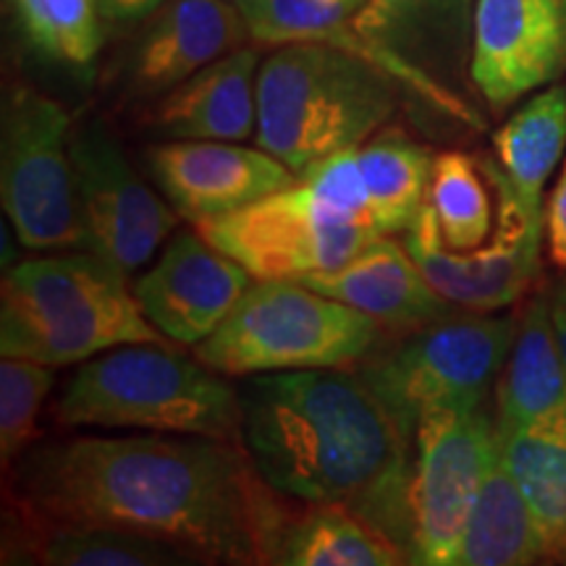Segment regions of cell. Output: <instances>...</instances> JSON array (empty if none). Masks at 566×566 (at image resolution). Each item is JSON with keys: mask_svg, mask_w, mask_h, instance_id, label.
Returning <instances> with one entry per match:
<instances>
[{"mask_svg": "<svg viewBox=\"0 0 566 566\" xmlns=\"http://www.w3.org/2000/svg\"><path fill=\"white\" fill-rule=\"evenodd\" d=\"M17 21L34 51L84 69L103 45L101 0H13Z\"/></svg>", "mask_w": 566, "mask_h": 566, "instance_id": "83f0119b", "label": "cell"}, {"mask_svg": "<svg viewBox=\"0 0 566 566\" xmlns=\"http://www.w3.org/2000/svg\"><path fill=\"white\" fill-rule=\"evenodd\" d=\"M499 457L525 493L548 558H566V415L548 422L499 428Z\"/></svg>", "mask_w": 566, "mask_h": 566, "instance_id": "cb8c5ba5", "label": "cell"}, {"mask_svg": "<svg viewBox=\"0 0 566 566\" xmlns=\"http://www.w3.org/2000/svg\"><path fill=\"white\" fill-rule=\"evenodd\" d=\"M286 501L244 443L202 436H71L13 462L17 516L126 527L208 564H265Z\"/></svg>", "mask_w": 566, "mask_h": 566, "instance_id": "6da1fadb", "label": "cell"}, {"mask_svg": "<svg viewBox=\"0 0 566 566\" xmlns=\"http://www.w3.org/2000/svg\"><path fill=\"white\" fill-rule=\"evenodd\" d=\"M495 457V415L485 405H443L422 415L412 441V564L457 566Z\"/></svg>", "mask_w": 566, "mask_h": 566, "instance_id": "8fae6325", "label": "cell"}, {"mask_svg": "<svg viewBox=\"0 0 566 566\" xmlns=\"http://www.w3.org/2000/svg\"><path fill=\"white\" fill-rule=\"evenodd\" d=\"M401 90L365 55L338 45H273L258 71L254 139L300 176L386 129Z\"/></svg>", "mask_w": 566, "mask_h": 566, "instance_id": "3957f363", "label": "cell"}, {"mask_svg": "<svg viewBox=\"0 0 566 566\" xmlns=\"http://www.w3.org/2000/svg\"><path fill=\"white\" fill-rule=\"evenodd\" d=\"M428 208L436 218L438 237L449 250H483L501 226L499 163L462 150L436 155Z\"/></svg>", "mask_w": 566, "mask_h": 566, "instance_id": "603a6c76", "label": "cell"}, {"mask_svg": "<svg viewBox=\"0 0 566 566\" xmlns=\"http://www.w3.org/2000/svg\"><path fill=\"white\" fill-rule=\"evenodd\" d=\"M386 338L370 315L302 281H258L216 334L195 346L226 378L354 367Z\"/></svg>", "mask_w": 566, "mask_h": 566, "instance_id": "8992f818", "label": "cell"}, {"mask_svg": "<svg viewBox=\"0 0 566 566\" xmlns=\"http://www.w3.org/2000/svg\"><path fill=\"white\" fill-rule=\"evenodd\" d=\"M499 163V160H495ZM501 226L493 242L475 252L449 250L438 237V226L428 202L405 244L424 279L443 300L464 313H499L522 302L541 279V247L546 239L543 210L522 205L512 179L499 166Z\"/></svg>", "mask_w": 566, "mask_h": 566, "instance_id": "7c38bea8", "label": "cell"}, {"mask_svg": "<svg viewBox=\"0 0 566 566\" xmlns=\"http://www.w3.org/2000/svg\"><path fill=\"white\" fill-rule=\"evenodd\" d=\"M548 558L533 509L495 457L467 520L457 566H525Z\"/></svg>", "mask_w": 566, "mask_h": 566, "instance_id": "d4e9b609", "label": "cell"}, {"mask_svg": "<svg viewBox=\"0 0 566 566\" xmlns=\"http://www.w3.org/2000/svg\"><path fill=\"white\" fill-rule=\"evenodd\" d=\"M359 6L363 0H258L247 24L258 45L328 42L344 48Z\"/></svg>", "mask_w": 566, "mask_h": 566, "instance_id": "f1b7e54d", "label": "cell"}, {"mask_svg": "<svg viewBox=\"0 0 566 566\" xmlns=\"http://www.w3.org/2000/svg\"><path fill=\"white\" fill-rule=\"evenodd\" d=\"M478 0H363L352 53L365 55L449 122L485 129L472 82Z\"/></svg>", "mask_w": 566, "mask_h": 566, "instance_id": "ba28073f", "label": "cell"}, {"mask_svg": "<svg viewBox=\"0 0 566 566\" xmlns=\"http://www.w3.org/2000/svg\"><path fill=\"white\" fill-rule=\"evenodd\" d=\"M258 48H237L158 97L150 132L160 142H244L258 132Z\"/></svg>", "mask_w": 566, "mask_h": 566, "instance_id": "d6986e66", "label": "cell"}, {"mask_svg": "<svg viewBox=\"0 0 566 566\" xmlns=\"http://www.w3.org/2000/svg\"><path fill=\"white\" fill-rule=\"evenodd\" d=\"M493 409L499 428L548 422L566 415V365L548 292L530 296L516 315L512 352L495 380Z\"/></svg>", "mask_w": 566, "mask_h": 566, "instance_id": "ffe728a7", "label": "cell"}, {"mask_svg": "<svg viewBox=\"0 0 566 566\" xmlns=\"http://www.w3.org/2000/svg\"><path fill=\"white\" fill-rule=\"evenodd\" d=\"M516 315L462 313L386 334L354 373L409 441L422 415L443 405H485L512 352Z\"/></svg>", "mask_w": 566, "mask_h": 566, "instance_id": "52a82bcc", "label": "cell"}, {"mask_svg": "<svg viewBox=\"0 0 566 566\" xmlns=\"http://www.w3.org/2000/svg\"><path fill=\"white\" fill-rule=\"evenodd\" d=\"M166 0H101L103 19L132 24V21L150 19Z\"/></svg>", "mask_w": 566, "mask_h": 566, "instance_id": "1f68e13d", "label": "cell"}, {"mask_svg": "<svg viewBox=\"0 0 566 566\" xmlns=\"http://www.w3.org/2000/svg\"><path fill=\"white\" fill-rule=\"evenodd\" d=\"M546 292H548V302H551V315H554L558 349H562V357L566 365V273L558 275L556 281H551Z\"/></svg>", "mask_w": 566, "mask_h": 566, "instance_id": "d6a6232c", "label": "cell"}, {"mask_svg": "<svg viewBox=\"0 0 566 566\" xmlns=\"http://www.w3.org/2000/svg\"><path fill=\"white\" fill-rule=\"evenodd\" d=\"M370 200V216L380 233H405L428 202L436 155L401 129H380L357 150Z\"/></svg>", "mask_w": 566, "mask_h": 566, "instance_id": "4316f807", "label": "cell"}, {"mask_svg": "<svg viewBox=\"0 0 566 566\" xmlns=\"http://www.w3.org/2000/svg\"><path fill=\"white\" fill-rule=\"evenodd\" d=\"M13 548L6 562L48 566H197L208 564L197 551L126 527L38 522L19 516Z\"/></svg>", "mask_w": 566, "mask_h": 566, "instance_id": "44dd1931", "label": "cell"}, {"mask_svg": "<svg viewBox=\"0 0 566 566\" xmlns=\"http://www.w3.org/2000/svg\"><path fill=\"white\" fill-rule=\"evenodd\" d=\"M231 3L237 6V9L242 11V13H244V19H247V13H250V11L254 9V6H258V0H231Z\"/></svg>", "mask_w": 566, "mask_h": 566, "instance_id": "836d02e7", "label": "cell"}, {"mask_svg": "<svg viewBox=\"0 0 566 566\" xmlns=\"http://www.w3.org/2000/svg\"><path fill=\"white\" fill-rule=\"evenodd\" d=\"M543 221H546V244L551 263L566 273V158L562 174L556 179V187L551 189L546 210H543Z\"/></svg>", "mask_w": 566, "mask_h": 566, "instance_id": "4dcf8cb0", "label": "cell"}, {"mask_svg": "<svg viewBox=\"0 0 566 566\" xmlns=\"http://www.w3.org/2000/svg\"><path fill=\"white\" fill-rule=\"evenodd\" d=\"M265 564L279 566H401L405 551L344 506L286 509L268 541Z\"/></svg>", "mask_w": 566, "mask_h": 566, "instance_id": "7402d4cb", "label": "cell"}, {"mask_svg": "<svg viewBox=\"0 0 566 566\" xmlns=\"http://www.w3.org/2000/svg\"><path fill=\"white\" fill-rule=\"evenodd\" d=\"M493 155L525 208H543V189L566 158V84L530 97L493 132Z\"/></svg>", "mask_w": 566, "mask_h": 566, "instance_id": "484cf974", "label": "cell"}, {"mask_svg": "<svg viewBox=\"0 0 566 566\" xmlns=\"http://www.w3.org/2000/svg\"><path fill=\"white\" fill-rule=\"evenodd\" d=\"M168 342L142 315L129 275L90 250L9 268L0 289V354L66 367L124 344Z\"/></svg>", "mask_w": 566, "mask_h": 566, "instance_id": "277c9868", "label": "cell"}, {"mask_svg": "<svg viewBox=\"0 0 566 566\" xmlns=\"http://www.w3.org/2000/svg\"><path fill=\"white\" fill-rule=\"evenodd\" d=\"M566 74V0H478L472 82L491 111Z\"/></svg>", "mask_w": 566, "mask_h": 566, "instance_id": "5bb4252c", "label": "cell"}, {"mask_svg": "<svg viewBox=\"0 0 566 566\" xmlns=\"http://www.w3.org/2000/svg\"><path fill=\"white\" fill-rule=\"evenodd\" d=\"M53 384L55 367L51 365L19 357H3L0 363V459L6 470L32 446Z\"/></svg>", "mask_w": 566, "mask_h": 566, "instance_id": "f546056e", "label": "cell"}, {"mask_svg": "<svg viewBox=\"0 0 566 566\" xmlns=\"http://www.w3.org/2000/svg\"><path fill=\"white\" fill-rule=\"evenodd\" d=\"M252 275L212 247L200 231L181 229L163 244L158 263L132 283L142 315L171 344L197 346L216 334Z\"/></svg>", "mask_w": 566, "mask_h": 566, "instance_id": "9a60e30c", "label": "cell"}, {"mask_svg": "<svg viewBox=\"0 0 566 566\" xmlns=\"http://www.w3.org/2000/svg\"><path fill=\"white\" fill-rule=\"evenodd\" d=\"M71 160L87 250L132 279L174 237L181 216L142 179L101 122L71 132Z\"/></svg>", "mask_w": 566, "mask_h": 566, "instance_id": "4fadbf2b", "label": "cell"}, {"mask_svg": "<svg viewBox=\"0 0 566 566\" xmlns=\"http://www.w3.org/2000/svg\"><path fill=\"white\" fill-rule=\"evenodd\" d=\"M63 428L145 430L244 443L242 401L226 375L171 342L124 344L87 359L63 388Z\"/></svg>", "mask_w": 566, "mask_h": 566, "instance_id": "5b68a950", "label": "cell"}, {"mask_svg": "<svg viewBox=\"0 0 566 566\" xmlns=\"http://www.w3.org/2000/svg\"><path fill=\"white\" fill-rule=\"evenodd\" d=\"M71 116L53 97L13 84L0 118V200L21 247L87 250L71 160Z\"/></svg>", "mask_w": 566, "mask_h": 566, "instance_id": "9c48e42d", "label": "cell"}, {"mask_svg": "<svg viewBox=\"0 0 566 566\" xmlns=\"http://www.w3.org/2000/svg\"><path fill=\"white\" fill-rule=\"evenodd\" d=\"M147 168L184 221L223 218L296 181L286 163L239 142L168 139L147 147Z\"/></svg>", "mask_w": 566, "mask_h": 566, "instance_id": "2e32d148", "label": "cell"}, {"mask_svg": "<svg viewBox=\"0 0 566 566\" xmlns=\"http://www.w3.org/2000/svg\"><path fill=\"white\" fill-rule=\"evenodd\" d=\"M239 401L244 449L275 493L349 509L412 564V441L354 367L250 375Z\"/></svg>", "mask_w": 566, "mask_h": 566, "instance_id": "7a4b0ae2", "label": "cell"}, {"mask_svg": "<svg viewBox=\"0 0 566 566\" xmlns=\"http://www.w3.org/2000/svg\"><path fill=\"white\" fill-rule=\"evenodd\" d=\"M302 283L370 315L386 334H405L464 313L430 286L407 244L394 242L388 233L336 271L307 275Z\"/></svg>", "mask_w": 566, "mask_h": 566, "instance_id": "ac0fdd59", "label": "cell"}, {"mask_svg": "<svg viewBox=\"0 0 566 566\" xmlns=\"http://www.w3.org/2000/svg\"><path fill=\"white\" fill-rule=\"evenodd\" d=\"M197 231L254 281H302L336 271L384 237L307 176L242 210L197 223Z\"/></svg>", "mask_w": 566, "mask_h": 566, "instance_id": "30bf717a", "label": "cell"}, {"mask_svg": "<svg viewBox=\"0 0 566 566\" xmlns=\"http://www.w3.org/2000/svg\"><path fill=\"white\" fill-rule=\"evenodd\" d=\"M247 40H252L250 24L231 0H166L129 55V92L158 101Z\"/></svg>", "mask_w": 566, "mask_h": 566, "instance_id": "e0dca14e", "label": "cell"}]
</instances>
